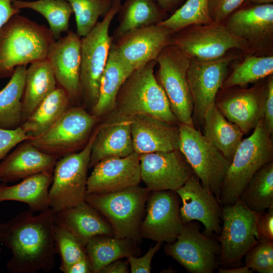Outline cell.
I'll return each mask as SVG.
<instances>
[{"mask_svg": "<svg viewBox=\"0 0 273 273\" xmlns=\"http://www.w3.org/2000/svg\"><path fill=\"white\" fill-rule=\"evenodd\" d=\"M29 209L0 223V243L12 251L6 268L12 273L49 272L55 266L56 212L34 215Z\"/></svg>", "mask_w": 273, "mask_h": 273, "instance_id": "cell-1", "label": "cell"}, {"mask_svg": "<svg viewBox=\"0 0 273 273\" xmlns=\"http://www.w3.org/2000/svg\"><path fill=\"white\" fill-rule=\"evenodd\" d=\"M156 60L135 69L121 86L114 110L105 124L130 121L135 115H150L178 125L167 97L154 74Z\"/></svg>", "mask_w": 273, "mask_h": 273, "instance_id": "cell-2", "label": "cell"}, {"mask_svg": "<svg viewBox=\"0 0 273 273\" xmlns=\"http://www.w3.org/2000/svg\"><path fill=\"white\" fill-rule=\"evenodd\" d=\"M55 40L45 25L14 15L0 29V78L11 77L17 66L46 59Z\"/></svg>", "mask_w": 273, "mask_h": 273, "instance_id": "cell-3", "label": "cell"}, {"mask_svg": "<svg viewBox=\"0 0 273 273\" xmlns=\"http://www.w3.org/2000/svg\"><path fill=\"white\" fill-rule=\"evenodd\" d=\"M271 136L263 118L251 135L242 140L221 185L219 201L222 206L235 203L256 171L272 161Z\"/></svg>", "mask_w": 273, "mask_h": 273, "instance_id": "cell-4", "label": "cell"}, {"mask_svg": "<svg viewBox=\"0 0 273 273\" xmlns=\"http://www.w3.org/2000/svg\"><path fill=\"white\" fill-rule=\"evenodd\" d=\"M121 4L122 0H114L103 20L81 38L80 95L84 105L90 110L98 101L101 77L113 42V36L109 34L110 25Z\"/></svg>", "mask_w": 273, "mask_h": 273, "instance_id": "cell-5", "label": "cell"}, {"mask_svg": "<svg viewBox=\"0 0 273 273\" xmlns=\"http://www.w3.org/2000/svg\"><path fill=\"white\" fill-rule=\"evenodd\" d=\"M150 192L138 185L109 193L86 194L85 201L109 221L114 237L136 243Z\"/></svg>", "mask_w": 273, "mask_h": 273, "instance_id": "cell-6", "label": "cell"}, {"mask_svg": "<svg viewBox=\"0 0 273 273\" xmlns=\"http://www.w3.org/2000/svg\"><path fill=\"white\" fill-rule=\"evenodd\" d=\"M97 130L80 151L57 160L49 192L50 207L56 212L85 201L91 150Z\"/></svg>", "mask_w": 273, "mask_h": 273, "instance_id": "cell-7", "label": "cell"}, {"mask_svg": "<svg viewBox=\"0 0 273 273\" xmlns=\"http://www.w3.org/2000/svg\"><path fill=\"white\" fill-rule=\"evenodd\" d=\"M179 150L203 187L219 201L220 189L231 162L200 129L179 123Z\"/></svg>", "mask_w": 273, "mask_h": 273, "instance_id": "cell-8", "label": "cell"}, {"mask_svg": "<svg viewBox=\"0 0 273 273\" xmlns=\"http://www.w3.org/2000/svg\"><path fill=\"white\" fill-rule=\"evenodd\" d=\"M158 69L154 73L163 89L170 108L179 123L194 126L193 99L187 79L190 59L176 46L169 44L157 59Z\"/></svg>", "mask_w": 273, "mask_h": 273, "instance_id": "cell-9", "label": "cell"}, {"mask_svg": "<svg viewBox=\"0 0 273 273\" xmlns=\"http://www.w3.org/2000/svg\"><path fill=\"white\" fill-rule=\"evenodd\" d=\"M98 118L80 107H69L39 136L28 140L41 152L59 159L83 148Z\"/></svg>", "mask_w": 273, "mask_h": 273, "instance_id": "cell-10", "label": "cell"}, {"mask_svg": "<svg viewBox=\"0 0 273 273\" xmlns=\"http://www.w3.org/2000/svg\"><path fill=\"white\" fill-rule=\"evenodd\" d=\"M169 44L177 47L190 59L200 61L220 59L232 49L248 52L246 45L223 23L188 26L174 33Z\"/></svg>", "mask_w": 273, "mask_h": 273, "instance_id": "cell-11", "label": "cell"}, {"mask_svg": "<svg viewBox=\"0 0 273 273\" xmlns=\"http://www.w3.org/2000/svg\"><path fill=\"white\" fill-rule=\"evenodd\" d=\"M258 215L239 199L233 204L222 206V225L217 237L222 264L239 265L246 252L258 242Z\"/></svg>", "mask_w": 273, "mask_h": 273, "instance_id": "cell-12", "label": "cell"}, {"mask_svg": "<svg viewBox=\"0 0 273 273\" xmlns=\"http://www.w3.org/2000/svg\"><path fill=\"white\" fill-rule=\"evenodd\" d=\"M166 254L191 273H212L218 268L220 245L217 240L200 231L197 222L184 223L176 240L167 243Z\"/></svg>", "mask_w": 273, "mask_h": 273, "instance_id": "cell-13", "label": "cell"}, {"mask_svg": "<svg viewBox=\"0 0 273 273\" xmlns=\"http://www.w3.org/2000/svg\"><path fill=\"white\" fill-rule=\"evenodd\" d=\"M238 56L224 57L210 61L190 59L187 79L193 103L192 120L194 127L203 126L205 115L214 103L227 76L229 66Z\"/></svg>", "mask_w": 273, "mask_h": 273, "instance_id": "cell-14", "label": "cell"}, {"mask_svg": "<svg viewBox=\"0 0 273 273\" xmlns=\"http://www.w3.org/2000/svg\"><path fill=\"white\" fill-rule=\"evenodd\" d=\"M248 52L268 53L273 42V5L249 4L239 8L223 23Z\"/></svg>", "mask_w": 273, "mask_h": 273, "instance_id": "cell-15", "label": "cell"}, {"mask_svg": "<svg viewBox=\"0 0 273 273\" xmlns=\"http://www.w3.org/2000/svg\"><path fill=\"white\" fill-rule=\"evenodd\" d=\"M257 82L249 88H221L216 97V107L244 134L254 129L263 118L266 81Z\"/></svg>", "mask_w": 273, "mask_h": 273, "instance_id": "cell-16", "label": "cell"}, {"mask_svg": "<svg viewBox=\"0 0 273 273\" xmlns=\"http://www.w3.org/2000/svg\"><path fill=\"white\" fill-rule=\"evenodd\" d=\"M184 223L175 191H153L147 201L146 214L140 228L141 237L159 242H174Z\"/></svg>", "mask_w": 273, "mask_h": 273, "instance_id": "cell-17", "label": "cell"}, {"mask_svg": "<svg viewBox=\"0 0 273 273\" xmlns=\"http://www.w3.org/2000/svg\"><path fill=\"white\" fill-rule=\"evenodd\" d=\"M141 180L151 192L176 191L194 173L179 150L140 155Z\"/></svg>", "mask_w": 273, "mask_h": 273, "instance_id": "cell-18", "label": "cell"}, {"mask_svg": "<svg viewBox=\"0 0 273 273\" xmlns=\"http://www.w3.org/2000/svg\"><path fill=\"white\" fill-rule=\"evenodd\" d=\"M175 192L182 202L179 214L184 223L198 221L203 224L205 234L219 235L222 206L215 196L203 187L194 173Z\"/></svg>", "mask_w": 273, "mask_h": 273, "instance_id": "cell-19", "label": "cell"}, {"mask_svg": "<svg viewBox=\"0 0 273 273\" xmlns=\"http://www.w3.org/2000/svg\"><path fill=\"white\" fill-rule=\"evenodd\" d=\"M81 38L68 30L50 47L46 59L53 69L57 86L64 90L70 104L81 99L79 75Z\"/></svg>", "mask_w": 273, "mask_h": 273, "instance_id": "cell-20", "label": "cell"}, {"mask_svg": "<svg viewBox=\"0 0 273 273\" xmlns=\"http://www.w3.org/2000/svg\"><path fill=\"white\" fill-rule=\"evenodd\" d=\"M173 33L159 24L130 30L114 43L125 63L133 70L156 60L170 43Z\"/></svg>", "mask_w": 273, "mask_h": 273, "instance_id": "cell-21", "label": "cell"}, {"mask_svg": "<svg viewBox=\"0 0 273 273\" xmlns=\"http://www.w3.org/2000/svg\"><path fill=\"white\" fill-rule=\"evenodd\" d=\"M87 177L86 194H106L138 186L141 180L140 154L104 159Z\"/></svg>", "mask_w": 273, "mask_h": 273, "instance_id": "cell-22", "label": "cell"}, {"mask_svg": "<svg viewBox=\"0 0 273 273\" xmlns=\"http://www.w3.org/2000/svg\"><path fill=\"white\" fill-rule=\"evenodd\" d=\"M134 152L141 155L179 150L178 124H173L145 114L131 119Z\"/></svg>", "mask_w": 273, "mask_h": 273, "instance_id": "cell-23", "label": "cell"}, {"mask_svg": "<svg viewBox=\"0 0 273 273\" xmlns=\"http://www.w3.org/2000/svg\"><path fill=\"white\" fill-rule=\"evenodd\" d=\"M58 159L41 152L28 140L24 141L0 162V180L7 184L40 173L53 172Z\"/></svg>", "mask_w": 273, "mask_h": 273, "instance_id": "cell-24", "label": "cell"}, {"mask_svg": "<svg viewBox=\"0 0 273 273\" xmlns=\"http://www.w3.org/2000/svg\"><path fill=\"white\" fill-rule=\"evenodd\" d=\"M55 224L72 233L84 247L96 236H114L110 223L85 201L56 212Z\"/></svg>", "mask_w": 273, "mask_h": 273, "instance_id": "cell-25", "label": "cell"}, {"mask_svg": "<svg viewBox=\"0 0 273 273\" xmlns=\"http://www.w3.org/2000/svg\"><path fill=\"white\" fill-rule=\"evenodd\" d=\"M134 152L131 121L101 125L94 141L89 168L101 160L110 157H124Z\"/></svg>", "mask_w": 273, "mask_h": 273, "instance_id": "cell-26", "label": "cell"}, {"mask_svg": "<svg viewBox=\"0 0 273 273\" xmlns=\"http://www.w3.org/2000/svg\"><path fill=\"white\" fill-rule=\"evenodd\" d=\"M133 71L123 61L113 42L101 77L98 99L90 112L99 118L112 111L121 86Z\"/></svg>", "mask_w": 273, "mask_h": 273, "instance_id": "cell-27", "label": "cell"}, {"mask_svg": "<svg viewBox=\"0 0 273 273\" xmlns=\"http://www.w3.org/2000/svg\"><path fill=\"white\" fill-rule=\"evenodd\" d=\"M53 172H44L24 179L13 186L0 184V203L16 201L26 204L29 209L43 212L50 208L49 192Z\"/></svg>", "mask_w": 273, "mask_h": 273, "instance_id": "cell-28", "label": "cell"}, {"mask_svg": "<svg viewBox=\"0 0 273 273\" xmlns=\"http://www.w3.org/2000/svg\"><path fill=\"white\" fill-rule=\"evenodd\" d=\"M57 86L53 69L47 59L30 64L26 70L22 99V122Z\"/></svg>", "mask_w": 273, "mask_h": 273, "instance_id": "cell-29", "label": "cell"}, {"mask_svg": "<svg viewBox=\"0 0 273 273\" xmlns=\"http://www.w3.org/2000/svg\"><path fill=\"white\" fill-rule=\"evenodd\" d=\"M203 134L230 162L244 133L228 120L215 103L207 110L203 120Z\"/></svg>", "mask_w": 273, "mask_h": 273, "instance_id": "cell-30", "label": "cell"}, {"mask_svg": "<svg viewBox=\"0 0 273 273\" xmlns=\"http://www.w3.org/2000/svg\"><path fill=\"white\" fill-rule=\"evenodd\" d=\"M117 14L118 24L112 35L113 42L130 30L157 24L167 18L155 0H125Z\"/></svg>", "mask_w": 273, "mask_h": 273, "instance_id": "cell-31", "label": "cell"}, {"mask_svg": "<svg viewBox=\"0 0 273 273\" xmlns=\"http://www.w3.org/2000/svg\"><path fill=\"white\" fill-rule=\"evenodd\" d=\"M70 105L64 90L57 86L22 122L20 127L31 139L37 137L49 129Z\"/></svg>", "mask_w": 273, "mask_h": 273, "instance_id": "cell-32", "label": "cell"}, {"mask_svg": "<svg viewBox=\"0 0 273 273\" xmlns=\"http://www.w3.org/2000/svg\"><path fill=\"white\" fill-rule=\"evenodd\" d=\"M134 242L107 235L91 239L84 247L92 272L100 273L109 263L120 258L134 255L137 251Z\"/></svg>", "mask_w": 273, "mask_h": 273, "instance_id": "cell-33", "label": "cell"}, {"mask_svg": "<svg viewBox=\"0 0 273 273\" xmlns=\"http://www.w3.org/2000/svg\"><path fill=\"white\" fill-rule=\"evenodd\" d=\"M26 70L25 66H17L7 84L0 91V128L15 129L22 124Z\"/></svg>", "mask_w": 273, "mask_h": 273, "instance_id": "cell-34", "label": "cell"}, {"mask_svg": "<svg viewBox=\"0 0 273 273\" xmlns=\"http://www.w3.org/2000/svg\"><path fill=\"white\" fill-rule=\"evenodd\" d=\"M249 209L259 214L273 206V161L253 175L239 198Z\"/></svg>", "mask_w": 273, "mask_h": 273, "instance_id": "cell-35", "label": "cell"}, {"mask_svg": "<svg viewBox=\"0 0 273 273\" xmlns=\"http://www.w3.org/2000/svg\"><path fill=\"white\" fill-rule=\"evenodd\" d=\"M13 5L16 9H29L43 16L55 40L61 37L62 33L69 30V20L73 12L66 0H15Z\"/></svg>", "mask_w": 273, "mask_h": 273, "instance_id": "cell-36", "label": "cell"}, {"mask_svg": "<svg viewBox=\"0 0 273 273\" xmlns=\"http://www.w3.org/2000/svg\"><path fill=\"white\" fill-rule=\"evenodd\" d=\"M273 73V56L249 55L226 76L221 88L243 87Z\"/></svg>", "mask_w": 273, "mask_h": 273, "instance_id": "cell-37", "label": "cell"}, {"mask_svg": "<svg viewBox=\"0 0 273 273\" xmlns=\"http://www.w3.org/2000/svg\"><path fill=\"white\" fill-rule=\"evenodd\" d=\"M208 0H187L171 15L158 23L173 33L192 25L213 23Z\"/></svg>", "mask_w": 273, "mask_h": 273, "instance_id": "cell-38", "label": "cell"}, {"mask_svg": "<svg viewBox=\"0 0 273 273\" xmlns=\"http://www.w3.org/2000/svg\"><path fill=\"white\" fill-rule=\"evenodd\" d=\"M74 14L76 33L83 37L88 33L111 9L114 0H66Z\"/></svg>", "mask_w": 273, "mask_h": 273, "instance_id": "cell-39", "label": "cell"}, {"mask_svg": "<svg viewBox=\"0 0 273 273\" xmlns=\"http://www.w3.org/2000/svg\"><path fill=\"white\" fill-rule=\"evenodd\" d=\"M55 242L57 253L61 257L60 269L65 270L73 263L86 256L84 247L65 228L55 224Z\"/></svg>", "mask_w": 273, "mask_h": 273, "instance_id": "cell-40", "label": "cell"}, {"mask_svg": "<svg viewBox=\"0 0 273 273\" xmlns=\"http://www.w3.org/2000/svg\"><path fill=\"white\" fill-rule=\"evenodd\" d=\"M244 256L245 265L252 271L273 272V241L259 240Z\"/></svg>", "mask_w": 273, "mask_h": 273, "instance_id": "cell-41", "label": "cell"}, {"mask_svg": "<svg viewBox=\"0 0 273 273\" xmlns=\"http://www.w3.org/2000/svg\"><path fill=\"white\" fill-rule=\"evenodd\" d=\"M245 0H208V10L213 22L223 23Z\"/></svg>", "mask_w": 273, "mask_h": 273, "instance_id": "cell-42", "label": "cell"}, {"mask_svg": "<svg viewBox=\"0 0 273 273\" xmlns=\"http://www.w3.org/2000/svg\"><path fill=\"white\" fill-rule=\"evenodd\" d=\"M30 139L20 126L15 129L0 128V160L15 146Z\"/></svg>", "mask_w": 273, "mask_h": 273, "instance_id": "cell-43", "label": "cell"}, {"mask_svg": "<svg viewBox=\"0 0 273 273\" xmlns=\"http://www.w3.org/2000/svg\"><path fill=\"white\" fill-rule=\"evenodd\" d=\"M162 242H157L156 244L151 247L147 252L143 256L136 257L134 255L126 257L129 264L131 273H150L152 259L156 252L161 248Z\"/></svg>", "mask_w": 273, "mask_h": 273, "instance_id": "cell-44", "label": "cell"}, {"mask_svg": "<svg viewBox=\"0 0 273 273\" xmlns=\"http://www.w3.org/2000/svg\"><path fill=\"white\" fill-rule=\"evenodd\" d=\"M258 240L273 241V206L258 214L256 223Z\"/></svg>", "mask_w": 273, "mask_h": 273, "instance_id": "cell-45", "label": "cell"}, {"mask_svg": "<svg viewBox=\"0 0 273 273\" xmlns=\"http://www.w3.org/2000/svg\"><path fill=\"white\" fill-rule=\"evenodd\" d=\"M263 120L269 132L273 133V77L268 76L266 80V88L264 106Z\"/></svg>", "mask_w": 273, "mask_h": 273, "instance_id": "cell-46", "label": "cell"}, {"mask_svg": "<svg viewBox=\"0 0 273 273\" xmlns=\"http://www.w3.org/2000/svg\"><path fill=\"white\" fill-rule=\"evenodd\" d=\"M15 1L0 0V29L12 17L20 13L13 5Z\"/></svg>", "mask_w": 273, "mask_h": 273, "instance_id": "cell-47", "label": "cell"}, {"mask_svg": "<svg viewBox=\"0 0 273 273\" xmlns=\"http://www.w3.org/2000/svg\"><path fill=\"white\" fill-rule=\"evenodd\" d=\"M92 272L87 256L71 264L65 273H90Z\"/></svg>", "mask_w": 273, "mask_h": 273, "instance_id": "cell-48", "label": "cell"}, {"mask_svg": "<svg viewBox=\"0 0 273 273\" xmlns=\"http://www.w3.org/2000/svg\"><path fill=\"white\" fill-rule=\"evenodd\" d=\"M128 264L122 260H115L105 266L100 273H128Z\"/></svg>", "mask_w": 273, "mask_h": 273, "instance_id": "cell-49", "label": "cell"}, {"mask_svg": "<svg viewBox=\"0 0 273 273\" xmlns=\"http://www.w3.org/2000/svg\"><path fill=\"white\" fill-rule=\"evenodd\" d=\"M158 5L166 12L173 11L182 0H155Z\"/></svg>", "mask_w": 273, "mask_h": 273, "instance_id": "cell-50", "label": "cell"}, {"mask_svg": "<svg viewBox=\"0 0 273 273\" xmlns=\"http://www.w3.org/2000/svg\"><path fill=\"white\" fill-rule=\"evenodd\" d=\"M253 271L247 266H239L233 268L219 267L218 269V273H251Z\"/></svg>", "mask_w": 273, "mask_h": 273, "instance_id": "cell-51", "label": "cell"}, {"mask_svg": "<svg viewBox=\"0 0 273 273\" xmlns=\"http://www.w3.org/2000/svg\"><path fill=\"white\" fill-rule=\"evenodd\" d=\"M249 4H272L273 0H245Z\"/></svg>", "mask_w": 273, "mask_h": 273, "instance_id": "cell-52", "label": "cell"}, {"mask_svg": "<svg viewBox=\"0 0 273 273\" xmlns=\"http://www.w3.org/2000/svg\"><path fill=\"white\" fill-rule=\"evenodd\" d=\"M1 251H2V249H1V246H0V253H1Z\"/></svg>", "mask_w": 273, "mask_h": 273, "instance_id": "cell-53", "label": "cell"}]
</instances>
